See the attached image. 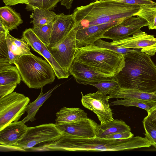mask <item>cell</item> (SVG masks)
Listing matches in <instances>:
<instances>
[{"label":"cell","mask_w":156,"mask_h":156,"mask_svg":"<svg viewBox=\"0 0 156 156\" xmlns=\"http://www.w3.org/2000/svg\"><path fill=\"white\" fill-rule=\"evenodd\" d=\"M141 6L98 0L76 7L72 14L78 29L133 16L140 9Z\"/></svg>","instance_id":"3957f363"},{"label":"cell","mask_w":156,"mask_h":156,"mask_svg":"<svg viewBox=\"0 0 156 156\" xmlns=\"http://www.w3.org/2000/svg\"><path fill=\"white\" fill-rule=\"evenodd\" d=\"M147 21L143 18L130 16L125 18L120 23L108 29L103 38L116 41L133 35L140 30V29L147 26Z\"/></svg>","instance_id":"8fae6325"},{"label":"cell","mask_w":156,"mask_h":156,"mask_svg":"<svg viewBox=\"0 0 156 156\" xmlns=\"http://www.w3.org/2000/svg\"><path fill=\"white\" fill-rule=\"evenodd\" d=\"M124 19L117 20L78 29L76 37L77 47L94 44L96 41L103 38L104 34L108 29L119 23Z\"/></svg>","instance_id":"4fadbf2b"},{"label":"cell","mask_w":156,"mask_h":156,"mask_svg":"<svg viewBox=\"0 0 156 156\" xmlns=\"http://www.w3.org/2000/svg\"><path fill=\"white\" fill-rule=\"evenodd\" d=\"M78 29L76 25L63 38L47 47L54 58L63 70L69 74L78 48L76 39Z\"/></svg>","instance_id":"ba28073f"},{"label":"cell","mask_w":156,"mask_h":156,"mask_svg":"<svg viewBox=\"0 0 156 156\" xmlns=\"http://www.w3.org/2000/svg\"><path fill=\"white\" fill-rule=\"evenodd\" d=\"M81 94L82 105L97 115L101 124L108 123L114 120L108 102L109 96L97 92L85 95L81 92Z\"/></svg>","instance_id":"9c48e42d"},{"label":"cell","mask_w":156,"mask_h":156,"mask_svg":"<svg viewBox=\"0 0 156 156\" xmlns=\"http://www.w3.org/2000/svg\"><path fill=\"white\" fill-rule=\"evenodd\" d=\"M134 16L145 20L148 22L149 30H156V6L141 5L140 9Z\"/></svg>","instance_id":"cb8c5ba5"},{"label":"cell","mask_w":156,"mask_h":156,"mask_svg":"<svg viewBox=\"0 0 156 156\" xmlns=\"http://www.w3.org/2000/svg\"><path fill=\"white\" fill-rule=\"evenodd\" d=\"M22 38L34 50L41 55L46 46L33 31L32 29H26L23 33Z\"/></svg>","instance_id":"d4e9b609"},{"label":"cell","mask_w":156,"mask_h":156,"mask_svg":"<svg viewBox=\"0 0 156 156\" xmlns=\"http://www.w3.org/2000/svg\"><path fill=\"white\" fill-rule=\"evenodd\" d=\"M143 124L145 131V135L156 148V125L146 118L144 119Z\"/></svg>","instance_id":"1f68e13d"},{"label":"cell","mask_w":156,"mask_h":156,"mask_svg":"<svg viewBox=\"0 0 156 156\" xmlns=\"http://www.w3.org/2000/svg\"><path fill=\"white\" fill-rule=\"evenodd\" d=\"M50 65L58 79L68 78L70 74L66 73L54 58L45 46L41 55Z\"/></svg>","instance_id":"4316f807"},{"label":"cell","mask_w":156,"mask_h":156,"mask_svg":"<svg viewBox=\"0 0 156 156\" xmlns=\"http://www.w3.org/2000/svg\"><path fill=\"white\" fill-rule=\"evenodd\" d=\"M9 32L7 34L6 41L8 50L10 64H14L15 61L24 55V52L13 41Z\"/></svg>","instance_id":"f1b7e54d"},{"label":"cell","mask_w":156,"mask_h":156,"mask_svg":"<svg viewBox=\"0 0 156 156\" xmlns=\"http://www.w3.org/2000/svg\"><path fill=\"white\" fill-rule=\"evenodd\" d=\"M74 61L108 76L116 75L124 66V55L94 44L78 48Z\"/></svg>","instance_id":"277c9868"},{"label":"cell","mask_w":156,"mask_h":156,"mask_svg":"<svg viewBox=\"0 0 156 156\" xmlns=\"http://www.w3.org/2000/svg\"><path fill=\"white\" fill-rule=\"evenodd\" d=\"M23 120L13 122L0 130V145L14 146L23 137L28 127Z\"/></svg>","instance_id":"2e32d148"},{"label":"cell","mask_w":156,"mask_h":156,"mask_svg":"<svg viewBox=\"0 0 156 156\" xmlns=\"http://www.w3.org/2000/svg\"><path fill=\"white\" fill-rule=\"evenodd\" d=\"M109 99L112 98L136 99L156 102V92L149 93L129 89L119 88L109 94Z\"/></svg>","instance_id":"e0dca14e"},{"label":"cell","mask_w":156,"mask_h":156,"mask_svg":"<svg viewBox=\"0 0 156 156\" xmlns=\"http://www.w3.org/2000/svg\"><path fill=\"white\" fill-rule=\"evenodd\" d=\"M7 34L0 33V66L10 65L5 39Z\"/></svg>","instance_id":"d6a6232c"},{"label":"cell","mask_w":156,"mask_h":156,"mask_svg":"<svg viewBox=\"0 0 156 156\" xmlns=\"http://www.w3.org/2000/svg\"><path fill=\"white\" fill-rule=\"evenodd\" d=\"M116 1L130 5L156 6V2L152 0H105Z\"/></svg>","instance_id":"e575fe53"},{"label":"cell","mask_w":156,"mask_h":156,"mask_svg":"<svg viewBox=\"0 0 156 156\" xmlns=\"http://www.w3.org/2000/svg\"><path fill=\"white\" fill-rule=\"evenodd\" d=\"M55 125L63 134L83 138L96 137L99 127V125L88 118L73 122Z\"/></svg>","instance_id":"7c38bea8"},{"label":"cell","mask_w":156,"mask_h":156,"mask_svg":"<svg viewBox=\"0 0 156 156\" xmlns=\"http://www.w3.org/2000/svg\"><path fill=\"white\" fill-rule=\"evenodd\" d=\"M0 22L9 31L17 29L23 23L20 14L8 5L0 8Z\"/></svg>","instance_id":"d6986e66"},{"label":"cell","mask_w":156,"mask_h":156,"mask_svg":"<svg viewBox=\"0 0 156 156\" xmlns=\"http://www.w3.org/2000/svg\"><path fill=\"white\" fill-rule=\"evenodd\" d=\"M152 143L146 137L139 136L121 140L95 137L83 138L63 134L58 140L43 144L42 151H114L144 147H149Z\"/></svg>","instance_id":"6da1fadb"},{"label":"cell","mask_w":156,"mask_h":156,"mask_svg":"<svg viewBox=\"0 0 156 156\" xmlns=\"http://www.w3.org/2000/svg\"><path fill=\"white\" fill-rule=\"evenodd\" d=\"M21 80L30 88H42L53 83L55 74L46 60L32 55L21 56L15 61Z\"/></svg>","instance_id":"5b68a950"},{"label":"cell","mask_w":156,"mask_h":156,"mask_svg":"<svg viewBox=\"0 0 156 156\" xmlns=\"http://www.w3.org/2000/svg\"><path fill=\"white\" fill-rule=\"evenodd\" d=\"M111 105H123L126 107L135 106L146 110L147 112L156 105V102L136 99H124L112 102Z\"/></svg>","instance_id":"484cf974"},{"label":"cell","mask_w":156,"mask_h":156,"mask_svg":"<svg viewBox=\"0 0 156 156\" xmlns=\"http://www.w3.org/2000/svg\"><path fill=\"white\" fill-rule=\"evenodd\" d=\"M134 136L130 131L120 132L108 135L104 138L106 139L121 140L127 139Z\"/></svg>","instance_id":"8d00e7d4"},{"label":"cell","mask_w":156,"mask_h":156,"mask_svg":"<svg viewBox=\"0 0 156 156\" xmlns=\"http://www.w3.org/2000/svg\"><path fill=\"white\" fill-rule=\"evenodd\" d=\"M98 89L97 92L107 95L112 92L119 88V87L116 81H102L90 84Z\"/></svg>","instance_id":"4dcf8cb0"},{"label":"cell","mask_w":156,"mask_h":156,"mask_svg":"<svg viewBox=\"0 0 156 156\" xmlns=\"http://www.w3.org/2000/svg\"><path fill=\"white\" fill-rule=\"evenodd\" d=\"M17 85L13 83L0 85V98L12 93Z\"/></svg>","instance_id":"d590c367"},{"label":"cell","mask_w":156,"mask_h":156,"mask_svg":"<svg viewBox=\"0 0 156 156\" xmlns=\"http://www.w3.org/2000/svg\"><path fill=\"white\" fill-rule=\"evenodd\" d=\"M61 0H31L26 5V9L28 11H33L35 8L43 10H51L54 9L57 3Z\"/></svg>","instance_id":"83f0119b"},{"label":"cell","mask_w":156,"mask_h":156,"mask_svg":"<svg viewBox=\"0 0 156 156\" xmlns=\"http://www.w3.org/2000/svg\"><path fill=\"white\" fill-rule=\"evenodd\" d=\"M30 101L28 97L16 92L0 98V130L18 121L26 112Z\"/></svg>","instance_id":"8992f818"},{"label":"cell","mask_w":156,"mask_h":156,"mask_svg":"<svg viewBox=\"0 0 156 156\" xmlns=\"http://www.w3.org/2000/svg\"><path fill=\"white\" fill-rule=\"evenodd\" d=\"M125 65L115 76L120 88L156 92V65L151 56L139 51L124 55Z\"/></svg>","instance_id":"7a4b0ae2"},{"label":"cell","mask_w":156,"mask_h":156,"mask_svg":"<svg viewBox=\"0 0 156 156\" xmlns=\"http://www.w3.org/2000/svg\"><path fill=\"white\" fill-rule=\"evenodd\" d=\"M31 0H2L4 3L7 5H14L19 4H28Z\"/></svg>","instance_id":"f35d334b"},{"label":"cell","mask_w":156,"mask_h":156,"mask_svg":"<svg viewBox=\"0 0 156 156\" xmlns=\"http://www.w3.org/2000/svg\"><path fill=\"white\" fill-rule=\"evenodd\" d=\"M95 0L96 1V0Z\"/></svg>","instance_id":"ab89813d"},{"label":"cell","mask_w":156,"mask_h":156,"mask_svg":"<svg viewBox=\"0 0 156 156\" xmlns=\"http://www.w3.org/2000/svg\"><path fill=\"white\" fill-rule=\"evenodd\" d=\"M30 15L32 19L31 23L33 27L40 26L53 23L57 15L54 12L49 10H43L37 8H34Z\"/></svg>","instance_id":"603a6c76"},{"label":"cell","mask_w":156,"mask_h":156,"mask_svg":"<svg viewBox=\"0 0 156 156\" xmlns=\"http://www.w3.org/2000/svg\"><path fill=\"white\" fill-rule=\"evenodd\" d=\"M94 45L100 48H105L112 50L118 53L124 55L130 51H137L133 49L120 47L112 44L111 42L106 41L101 39L96 41L94 43Z\"/></svg>","instance_id":"836d02e7"},{"label":"cell","mask_w":156,"mask_h":156,"mask_svg":"<svg viewBox=\"0 0 156 156\" xmlns=\"http://www.w3.org/2000/svg\"><path fill=\"white\" fill-rule=\"evenodd\" d=\"M147 112L148 115L145 118L156 125V105L147 111Z\"/></svg>","instance_id":"74e56055"},{"label":"cell","mask_w":156,"mask_h":156,"mask_svg":"<svg viewBox=\"0 0 156 156\" xmlns=\"http://www.w3.org/2000/svg\"><path fill=\"white\" fill-rule=\"evenodd\" d=\"M52 23L40 26L33 27V31L47 47L49 45Z\"/></svg>","instance_id":"f546056e"},{"label":"cell","mask_w":156,"mask_h":156,"mask_svg":"<svg viewBox=\"0 0 156 156\" xmlns=\"http://www.w3.org/2000/svg\"><path fill=\"white\" fill-rule=\"evenodd\" d=\"M62 135L63 133L56 127L55 123L28 127L22 138L14 146L20 151H26L37 144L55 141Z\"/></svg>","instance_id":"52a82bcc"},{"label":"cell","mask_w":156,"mask_h":156,"mask_svg":"<svg viewBox=\"0 0 156 156\" xmlns=\"http://www.w3.org/2000/svg\"><path fill=\"white\" fill-rule=\"evenodd\" d=\"M76 21L72 14H57L52 23L49 45L54 44L66 36L76 26Z\"/></svg>","instance_id":"9a60e30c"},{"label":"cell","mask_w":156,"mask_h":156,"mask_svg":"<svg viewBox=\"0 0 156 156\" xmlns=\"http://www.w3.org/2000/svg\"><path fill=\"white\" fill-rule=\"evenodd\" d=\"M56 115L55 124L73 122L87 118V113L79 108L63 107Z\"/></svg>","instance_id":"ac0fdd59"},{"label":"cell","mask_w":156,"mask_h":156,"mask_svg":"<svg viewBox=\"0 0 156 156\" xmlns=\"http://www.w3.org/2000/svg\"><path fill=\"white\" fill-rule=\"evenodd\" d=\"M60 85L58 84L48 91L44 94L42 88L40 94L37 98L34 101L29 103L27 106L26 112L27 116L22 120L25 123L29 121H34L36 119L35 116L40 108L44 102L51 96L53 91Z\"/></svg>","instance_id":"44dd1931"},{"label":"cell","mask_w":156,"mask_h":156,"mask_svg":"<svg viewBox=\"0 0 156 156\" xmlns=\"http://www.w3.org/2000/svg\"><path fill=\"white\" fill-rule=\"evenodd\" d=\"M111 43L120 47L133 49L151 56L156 53V38L141 30L132 36Z\"/></svg>","instance_id":"30bf717a"},{"label":"cell","mask_w":156,"mask_h":156,"mask_svg":"<svg viewBox=\"0 0 156 156\" xmlns=\"http://www.w3.org/2000/svg\"><path fill=\"white\" fill-rule=\"evenodd\" d=\"M130 127L121 120L114 119L110 122L99 125L96 137L104 138L106 136L114 133L129 131Z\"/></svg>","instance_id":"ffe728a7"},{"label":"cell","mask_w":156,"mask_h":156,"mask_svg":"<svg viewBox=\"0 0 156 156\" xmlns=\"http://www.w3.org/2000/svg\"><path fill=\"white\" fill-rule=\"evenodd\" d=\"M69 73L74 77L77 83L85 85L104 81H116L115 76L105 75L74 61L70 67Z\"/></svg>","instance_id":"5bb4252c"},{"label":"cell","mask_w":156,"mask_h":156,"mask_svg":"<svg viewBox=\"0 0 156 156\" xmlns=\"http://www.w3.org/2000/svg\"><path fill=\"white\" fill-rule=\"evenodd\" d=\"M21 78L16 66L10 65L0 66V85L19 84Z\"/></svg>","instance_id":"7402d4cb"}]
</instances>
